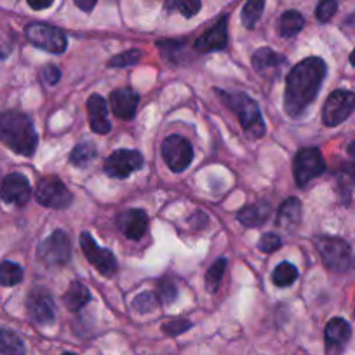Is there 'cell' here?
<instances>
[{"instance_id": "cell-23", "label": "cell", "mask_w": 355, "mask_h": 355, "mask_svg": "<svg viewBox=\"0 0 355 355\" xmlns=\"http://www.w3.org/2000/svg\"><path fill=\"white\" fill-rule=\"evenodd\" d=\"M63 300L64 303H67V309L70 310V312H80V310L91 302V293H89V289L85 288L82 282L75 281L71 282L68 291L64 293Z\"/></svg>"}, {"instance_id": "cell-7", "label": "cell", "mask_w": 355, "mask_h": 355, "mask_svg": "<svg viewBox=\"0 0 355 355\" xmlns=\"http://www.w3.org/2000/svg\"><path fill=\"white\" fill-rule=\"evenodd\" d=\"M324 171H326V162H324L319 148L309 146L296 153L295 162H293V174H295V182L298 187H305L313 178L320 176Z\"/></svg>"}, {"instance_id": "cell-17", "label": "cell", "mask_w": 355, "mask_h": 355, "mask_svg": "<svg viewBox=\"0 0 355 355\" xmlns=\"http://www.w3.org/2000/svg\"><path fill=\"white\" fill-rule=\"evenodd\" d=\"M227 16L220 19L213 28L204 32L199 39L196 40V51L199 53H211V51H221L228 44V28H227Z\"/></svg>"}, {"instance_id": "cell-27", "label": "cell", "mask_w": 355, "mask_h": 355, "mask_svg": "<svg viewBox=\"0 0 355 355\" xmlns=\"http://www.w3.org/2000/svg\"><path fill=\"white\" fill-rule=\"evenodd\" d=\"M296 279H298V268L289 261H282L281 265L275 266L274 274H272V282L277 288H288Z\"/></svg>"}, {"instance_id": "cell-37", "label": "cell", "mask_w": 355, "mask_h": 355, "mask_svg": "<svg viewBox=\"0 0 355 355\" xmlns=\"http://www.w3.org/2000/svg\"><path fill=\"white\" fill-rule=\"evenodd\" d=\"M178 296V288L174 286V282L171 279H166V281L160 282L159 286V298L160 302L166 303V305H171V303L176 300Z\"/></svg>"}, {"instance_id": "cell-3", "label": "cell", "mask_w": 355, "mask_h": 355, "mask_svg": "<svg viewBox=\"0 0 355 355\" xmlns=\"http://www.w3.org/2000/svg\"><path fill=\"white\" fill-rule=\"evenodd\" d=\"M218 96L223 100V103L234 112L239 117V122L242 125V131L249 136L251 139H259L265 136L266 128L265 121H263V115L259 112L258 103H256L252 98H249L248 94H228L225 91H218Z\"/></svg>"}, {"instance_id": "cell-6", "label": "cell", "mask_w": 355, "mask_h": 355, "mask_svg": "<svg viewBox=\"0 0 355 355\" xmlns=\"http://www.w3.org/2000/svg\"><path fill=\"white\" fill-rule=\"evenodd\" d=\"M25 35L33 46L47 51L51 54H63L67 51V35L60 28L46 25V23H32L25 28Z\"/></svg>"}, {"instance_id": "cell-2", "label": "cell", "mask_w": 355, "mask_h": 355, "mask_svg": "<svg viewBox=\"0 0 355 355\" xmlns=\"http://www.w3.org/2000/svg\"><path fill=\"white\" fill-rule=\"evenodd\" d=\"M0 141L23 157H32L39 145V136L28 115L21 112L0 114Z\"/></svg>"}, {"instance_id": "cell-13", "label": "cell", "mask_w": 355, "mask_h": 355, "mask_svg": "<svg viewBox=\"0 0 355 355\" xmlns=\"http://www.w3.org/2000/svg\"><path fill=\"white\" fill-rule=\"evenodd\" d=\"M26 309H28L30 317L37 324L47 326V324L54 322V317H56V312H54V300L44 288H37L30 293L28 300H26Z\"/></svg>"}, {"instance_id": "cell-32", "label": "cell", "mask_w": 355, "mask_h": 355, "mask_svg": "<svg viewBox=\"0 0 355 355\" xmlns=\"http://www.w3.org/2000/svg\"><path fill=\"white\" fill-rule=\"evenodd\" d=\"M200 8H202L200 0H171L169 2V9L178 11L185 18H193L196 15H199Z\"/></svg>"}, {"instance_id": "cell-39", "label": "cell", "mask_w": 355, "mask_h": 355, "mask_svg": "<svg viewBox=\"0 0 355 355\" xmlns=\"http://www.w3.org/2000/svg\"><path fill=\"white\" fill-rule=\"evenodd\" d=\"M26 2H28L30 8L35 9V11H44V9H47L53 6L54 0H26Z\"/></svg>"}, {"instance_id": "cell-30", "label": "cell", "mask_w": 355, "mask_h": 355, "mask_svg": "<svg viewBox=\"0 0 355 355\" xmlns=\"http://www.w3.org/2000/svg\"><path fill=\"white\" fill-rule=\"evenodd\" d=\"M225 270H227V259L220 258L209 266V270L206 274V288L209 293H216L218 288L221 284V279H223Z\"/></svg>"}, {"instance_id": "cell-43", "label": "cell", "mask_w": 355, "mask_h": 355, "mask_svg": "<svg viewBox=\"0 0 355 355\" xmlns=\"http://www.w3.org/2000/svg\"><path fill=\"white\" fill-rule=\"evenodd\" d=\"M63 355H75V354H63Z\"/></svg>"}, {"instance_id": "cell-41", "label": "cell", "mask_w": 355, "mask_h": 355, "mask_svg": "<svg viewBox=\"0 0 355 355\" xmlns=\"http://www.w3.org/2000/svg\"><path fill=\"white\" fill-rule=\"evenodd\" d=\"M347 153H348V159H350V166L347 167V171H350V173L355 176V139L348 145Z\"/></svg>"}, {"instance_id": "cell-5", "label": "cell", "mask_w": 355, "mask_h": 355, "mask_svg": "<svg viewBox=\"0 0 355 355\" xmlns=\"http://www.w3.org/2000/svg\"><path fill=\"white\" fill-rule=\"evenodd\" d=\"M39 259L49 268H60L68 265L71 258L70 239L63 230H56L51 234L39 248Z\"/></svg>"}, {"instance_id": "cell-18", "label": "cell", "mask_w": 355, "mask_h": 355, "mask_svg": "<svg viewBox=\"0 0 355 355\" xmlns=\"http://www.w3.org/2000/svg\"><path fill=\"white\" fill-rule=\"evenodd\" d=\"M139 96L136 91L129 87L115 89L110 94V107L114 114L122 121H131L136 115V108H138Z\"/></svg>"}, {"instance_id": "cell-25", "label": "cell", "mask_w": 355, "mask_h": 355, "mask_svg": "<svg viewBox=\"0 0 355 355\" xmlns=\"http://www.w3.org/2000/svg\"><path fill=\"white\" fill-rule=\"evenodd\" d=\"M303 26H305V19H303V16L298 11H286L282 15L281 23H279L281 35L288 37V39L289 37L298 35L303 30Z\"/></svg>"}, {"instance_id": "cell-1", "label": "cell", "mask_w": 355, "mask_h": 355, "mask_svg": "<svg viewBox=\"0 0 355 355\" xmlns=\"http://www.w3.org/2000/svg\"><path fill=\"white\" fill-rule=\"evenodd\" d=\"M327 67L322 58H306L293 67L286 80L284 108L291 117H300L310 103L315 100L326 77Z\"/></svg>"}, {"instance_id": "cell-16", "label": "cell", "mask_w": 355, "mask_h": 355, "mask_svg": "<svg viewBox=\"0 0 355 355\" xmlns=\"http://www.w3.org/2000/svg\"><path fill=\"white\" fill-rule=\"evenodd\" d=\"M117 227L131 241H138L148 230V216L143 209L122 211L117 216Z\"/></svg>"}, {"instance_id": "cell-10", "label": "cell", "mask_w": 355, "mask_h": 355, "mask_svg": "<svg viewBox=\"0 0 355 355\" xmlns=\"http://www.w3.org/2000/svg\"><path fill=\"white\" fill-rule=\"evenodd\" d=\"M162 157L173 173H183L193 160V150L189 139L171 135L162 143Z\"/></svg>"}, {"instance_id": "cell-20", "label": "cell", "mask_w": 355, "mask_h": 355, "mask_svg": "<svg viewBox=\"0 0 355 355\" xmlns=\"http://www.w3.org/2000/svg\"><path fill=\"white\" fill-rule=\"evenodd\" d=\"M87 117L89 125L98 135H107L112 131V124L108 121V105L100 94H93L87 100Z\"/></svg>"}, {"instance_id": "cell-15", "label": "cell", "mask_w": 355, "mask_h": 355, "mask_svg": "<svg viewBox=\"0 0 355 355\" xmlns=\"http://www.w3.org/2000/svg\"><path fill=\"white\" fill-rule=\"evenodd\" d=\"M252 67L261 77L277 78L286 67V58L270 47H261L252 54Z\"/></svg>"}, {"instance_id": "cell-31", "label": "cell", "mask_w": 355, "mask_h": 355, "mask_svg": "<svg viewBox=\"0 0 355 355\" xmlns=\"http://www.w3.org/2000/svg\"><path fill=\"white\" fill-rule=\"evenodd\" d=\"M159 305H160V298L155 295V293H150V291L141 293V295L136 296L135 302H132V306H135L136 312L139 313L152 312V310H155Z\"/></svg>"}, {"instance_id": "cell-9", "label": "cell", "mask_w": 355, "mask_h": 355, "mask_svg": "<svg viewBox=\"0 0 355 355\" xmlns=\"http://www.w3.org/2000/svg\"><path fill=\"white\" fill-rule=\"evenodd\" d=\"M35 199L44 207L63 209V207L70 206L73 196H71V192L64 187V183L61 182L60 178L46 176L37 185Z\"/></svg>"}, {"instance_id": "cell-38", "label": "cell", "mask_w": 355, "mask_h": 355, "mask_svg": "<svg viewBox=\"0 0 355 355\" xmlns=\"http://www.w3.org/2000/svg\"><path fill=\"white\" fill-rule=\"evenodd\" d=\"M42 78L49 85L58 84V82H60V78H61L60 68H58L56 64H46V67L42 68Z\"/></svg>"}, {"instance_id": "cell-22", "label": "cell", "mask_w": 355, "mask_h": 355, "mask_svg": "<svg viewBox=\"0 0 355 355\" xmlns=\"http://www.w3.org/2000/svg\"><path fill=\"white\" fill-rule=\"evenodd\" d=\"M268 214H270V207L268 206H265V204H252V206H245L239 211L237 220L244 227L256 228L265 223Z\"/></svg>"}, {"instance_id": "cell-4", "label": "cell", "mask_w": 355, "mask_h": 355, "mask_svg": "<svg viewBox=\"0 0 355 355\" xmlns=\"http://www.w3.org/2000/svg\"><path fill=\"white\" fill-rule=\"evenodd\" d=\"M319 254L322 258L324 265L334 274H347L354 266V256L352 249L343 239L340 237H327L322 235L315 241Z\"/></svg>"}, {"instance_id": "cell-33", "label": "cell", "mask_w": 355, "mask_h": 355, "mask_svg": "<svg viewBox=\"0 0 355 355\" xmlns=\"http://www.w3.org/2000/svg\"><path fill=\"white\" fill-rule=\"evenodd\" d=\"M141 60V51L139 49H129L125 53L117 54V56L112 58L108 61V67L110 68H125V67H132L136 64L138 61Z\"/></svg>"}, {"instance_id": "cell-24", "label": "cell", "mask_w": 355, "mask_h": 355, "mask_svg": "<svg viewBox=\"0 0 355 355\" xmlns=\"http://www.w3.org/2000/svg\"><path fill=\"white\" fill-rule=\"evenodd\" d=\"M0 354L2 355H25L26 348L21 338L8 327H0Z\"/></svg>"}, {"instance_id": "cell-42", "label": "cell", "mask_w": 355, "mask_h": 355, "mask_svg": "<svg viewBox=\"0 0 355 355\" xmlns=\"http://www.w3.org/2000/svg\"><path fill=\"white\" fill-rule=\"evenodd\" d=\"M350 63L355 67V49L352 51V54H350Z\"/></svg>"}, {"instance_id": "cell-34", "label": "cell", "mask_w": 355, "mask_h": 355, "mask_svg": "<svg viewBox=\"0 0 355 355\" xmlns=\"http://www.w3.org/2000/svg\"><path fill=\"white\" fill-rule=\"evenodd\" d=\"M338 11V2L336 0H320L315 9V18L320 23H327Z\"/></svg>"}, {"instance_id": "cell-40", "label": "cell", "mask_w": 355, "mask_h": 355, "mask_svg": "<svg viewBox=\"0 0 355 355\" xmlns=\"http://www.w3.org/2000/svg\"><path fill=\"white\" fill-rule=\"evenodd\" d=\"M73 2L75 6L84 12H91L94 9V6L98 4V0H73Z\"/></svg>"}, {"instance_id": "cell-21", "label": "cell", "mask_w": 355, "mask_h": 355, "mask_svg": "<svg viewBox=\"0 0 355 355\" xmlns=\"http://www.w3.org/2000/svg\"><path fill=\"white\" fill-rule=\"evenodd\" d=\"M300 220H302V202L296 197H289L279 207L277 227L284 232H295Z\"/></svg>"}, {"instance_id": "cell-35", "label": "cell", "mask_w": 355, "mask_h": 355, "mask_svg": "<svg viewBox=\"0 0 355 355\" xmlns=\"http://www.w3.org/2000/svg\"><path fill=\"white\" fill-rule=\"evenodd\" d=\"M281 245H282L281 237H279L277 234H272V232H268V234H263L261 239L258 241V249L261 252H266V254L275 252L279 248H281Z\"/></svg>"}, {"instance_id": "cell-36", "label": "cell", "mask_w": 355, "mask_h": 355, "mask_svg": "<svg viewBox=\"0 0 355 355\" xmlns=\"http://www.w3.org/2000/svg\"><path fill=\"white\" fill-rule=\"evenodd\" d=\"M192 327V322L187 319H174L169 322L162 324V331L167 336H178V334H183Z\"/></svg>"}, {"instance_id": "cell-11", "label": "cell", "mask_w": 355, "mask_h": 355, "mask_svg": "<svg viewBox=\"0 0 355 355\" xmlns=\"http://www.w3.org/2000/svg\"><path fill=\"white\" fill-rule=\"evenodd\" d=\"M80 248L84 251L85 258L91 265L100 272L105 277H110L117 272V259H115L114 252L103 249L98 245V242L91 237L89 232H82L80 234Z\"/></svg>"}, {"instance_id": "cell-19", "label": "cell", "mask_w": 355, "mask_h": 355, "mask_svg": "<svg viewBox=\"0 0 355 355\" xmlns=\"http://www.w3.org/2000/svg\"><path fill=\"white\" fill-rule=\"evenodd\" d=\"M352 329L350 324L341 317H334L326 326V350L327 355H338L341 348L350 340Z\"/></svg>"}, {"instance_id": "cell-8", "label": "cell", "mask_w": 355, "mask_h": 355, "mask_svg": "<svg viewBox=\"0 0 355 355\" xmlns=\"http://www.w3.org/2000/svg\"><path fill=\"white\" fill-rule=\"evenodd\" d=\"M355 110V93L338 89L329 94L322 108V121L327 128H336Z\"/></svg>"}, {"instance_id": "cell-14", "label": "cell", "mask_w": 355, "mask_h": 355, "mask_svg": "<svg viewBox=\"0 0 355 355\" xmlns=\"http://www.w3.org/2000/svg\"><path fill=\"white\" fill-rule=\"evenodd\" d=\"M32 196L30 183L23 174L12 173L8 174L0 187V197L8 204H16V206H25Z\"/></svg>"}, {"instance_id": "cell-12", "label": "cell", "mask_w": 355, "mask_h": 355, "mask_svg": "<svg viewBox=\"0 0 355 355\" xmlns=\"http://www.w3.org/2000/svg\"><path fill=\"white\" fill-rule=\"evenodd\" d=\"M143 155L138 150L121 148L115 150L107 160H105V173L110 178H117V180H125L129 174L135 171H139L143 167Z\"/></svg>"}, {"instance_id": "cell-28", "label": "cell", "mask_w": 355, "mask_h": 355, "mask_svg": "<svg viewBox=\"0 0 355 355\" xmlns=\"http://www.w3.org/2000/svg\"><path fill=\"white\" fill-rule=\"evenodd\" d=\"M23 281V268L15 261L0 263V286L11 288Z\"/></svg>"}, {"instance_id": "cell-29", "label": "cell", "mask_w": 355, "mask_h": 355, "mask_svg": "<svg viewBox=\"0 0 355 355\" xmlns=\"http://www.w3.org/2000/svg\"><path fill=\"white\" fill-rule=\"evenodd\" d=\"M265 9V0H248L242 8V25L245 28H254Z\"/></svg>"}, {"instance_id": "cell-26", "label": "cell", "mask_w": 355, "mask_h": 355, "mask_svg": "<svg viewBox=\"0 0 355 355\" xmlns=\"http://www.w3.org/2000/svg\"><path fill=\"white\" fill-rule=\"evenodd\" d=\"M98 155V150L94 146V143L91 141H84V143H78V145L73 146L70 153V162L73 166L78 167H84L87 166L89 162H93Z\"/></svg>"}]
</instances>
